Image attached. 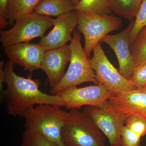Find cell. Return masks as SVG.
<instances>
[{"mask_svg":"<svg viewBox=\"0 0 146 146\" xmlns=\"http://www.w3.org/2000/svg\"><path fill=\"white\" fill-rule=\"evenodd\" d=\"M71 57L69 45L45 52L40 69L46 73L51 89L54 88L63 78L65 67L70 60Z\"/></svg>","mask_w":146,"mask_h":146,"instance_id":"14","label":"cell"},{"mask_svg":"<svg viewBox=\"0 0 146 146\" xmlns=\"http://www.w3.org/2000/svg\"><path fill=\"white\" fill-rule=\"evenodd\" d=\"M42 0H9L7 6L6 18L12 26L18 18L34 12Z\"/></svg>","mask_w":146,"mask_h":146,"instance_id":"16","label":"cell"},{"mask_svg":"<svg viewBox=\"0 0 146 146\" xmlns=\"http://www.w3.org/2000/svg\"><path fill=\"white\" fill-rule=\"evenodd\" d=\"M138 1H139L141 2H142V1H143V0H138Z\"/></svg>","mask_w":146,"mask_h":146,"instance_id":"29","label":"cell"},{"mask_svg":"<svg viewBox=\"0 0 146 146\" xmlns=\"http://www.w3.org/2000/svg\"><path fill=\"white\" fill-rule=\"evenodd\" d=\"M110 146H120L119 145H110Z\"/></svg>","mask_w":146,"mask_h":146,"instance_id":"28","label":"cell"},{"mask_svg":"<svg viewBox=\"0 0 146 146\" xmlns=\"http://www.w3.org/2000/svg\"><path fill=\"white\" fill-rule=\"evenodd\" d=\"M14 63L9 60L4 68V83L7 88L2 97L5 99L7 113L14 117H23L27 110L35 105L48 104L64 106L62 98L58 95H50L39 89L40 81L21 76L13 70Z\"/></svg>","mask_w":146,"mask_h":146,"instance_id":"1","label":"cell"},{"mask_svg":"<svg viewBox=\"0 0 146 146\" xmlns=\"http://www.w3.org/2000/svg\"><path fill=\"white\" fill-rule=\"evenodd\" d=\"M83 112L94 119L100 130L108 139L110 145L121 146V129L129 115L118 113L110 109L107 102L102 108L86 106Z\"/></svg>","mask_w":146,"mask_h":146,"instance_id":"9","label":"cell"},{"mask_svg":"<svg viewBox=\"0 0 146 146\" xmlns=\"http://www.w3.org/2000/svg\"><path fill=\"white\" fill-rule=\"evenodd\" d=\"M130 50L135 67L146 61V27L140 32Z\"/></svg>","mask_w":146,"mask_h":146,"instance_id":"19","label":"cell"},{"mask_svg":"<svg viewBox=\"0 0 146 146\" xmlns=\"http://www.w3.org/2000/svg\"><path fill=\"white\" fill-rule=\"evenodd\" d=\"M57 95L62 98L64 107L71 110L78 109L83 106L102 108L111 97L117 94L105 85L99 84L81 88L70 87Z\"/></svg>","mask_w":146,"mask_h":146,"instance_id":"8","label":"cell"},{"mask_svg":"<svg viewBox=\"0 0 146 146\" xmlns=\"http://www.w3.org/2000/svg\"><path fill=\"white\" fill-rule=\"evenodd\" d=\"M74 7L72 0H42L34 12L43 16L58 17L73 11Z\"/></svg>","mask_w":146,"mask_h":146,"instance_id":"15","label":"cell"},{"mask_svg":"<svg viewBox=\"0 0 146 146\" xmlns=\"http://www.w3.org/2000/svg\"><path fill=\"white\" fill-rule=\"evenodd\" d=\"M105 136L87 113L77 109L68 112L61 132L65 146H106Z\"/></svg>","mask_w":146,"mask_h":146,"instance_id":"3","label":"cell"},{"mask_svg":"<svg viewBox=\"0 0 146 146\" xmlns=\"http://www.w3.org/2000/svg\"><path fill=\"white\" fill-rule=\"evenodd\" d=\"M21 146H58L45 137L26 129L23 133Z\"/></svg>","mask_w":146,"mask_h":146,"instance_id":"20","label":"cell"},{"mask_svg":"<svg viewBox=\"0 0 146 146\" xmlns=\"http://www.w3.org/2000/svg\"><path fill=\"white\" fill-rule=\"evenodd\" d=\"M54 19L37 13H29L15 21L12 28L1 30L0 41L4 48L21 43L29 42L36 37H44L46 31L53 25Z\"/></svg>","mask_w":146,"mask_h":146,"instance_id":"5","label":"cell"},{"mask_svg":"<svg viewBox=\"0 0 146 146\" xmlns=\"http://www.w3.org/2000/svg\"><path fill=\"white\" fill-rule=\"evenodd\" d=\"M107 106L115 112L137 115L146 120V89H136L117 94L108 101Z\"/></svg>","mask_w":146,"mask_h":146,"instance_id":"13","label":"cell"},{"mask_svg":"<svg viewBox=\"0 0 146 146\" xmlns=\"http://www.w3.org/2000/svg\"><path fill=\"white\" fill-rule=\"evenodd\" d=\"M93 56L89 62L95 72L99 84H103L116 94L136 89L110 61L99 43L93 49Z\"/></svg>","mask_w":146,"mask_h":146,"instance_id":"7","label":"cell"},{"mask_svg":"<svg viewBox=\"0 0 146 146\" xmlns=\"http://www.w3.org/2000/svg\"><path fill=\"white\" fill-rule=\"evenodd\" d=\"M141 138L124 125L121 129V146H141Z\"/></svg>","mask_w":146,"mask_h":146,"instance_id":"23","label":"cell"},{"mask_svg":"<svg viewBox=\"0 0 146 146\" xmlns=\"http://www.w3.org/2000/svg\"><path fill=\"white\" fill-rule=\"evenodd\" d=\"M5 66V64L3 60H1L0 61V89L2 95L4 91V90H3V83H4Z\"/></svg>","mask_w":146,"mask_h":146,"instance_id":"26","label":"cell"},{"mask_svg":"<svg viewBox=\"0 0 146 146\" xmlns=\"http://www.w3.org/2000/svg\"><path fill=\"white\" fill-rule=\"evenodd\" d=\"M46 50L41 45L26 42L4 47L9 60L23 67L30 74L40 69L42 58Z\"/></svg>","mask_w":146,"mask_h":146,"instance_id":"12","label":"cell"},{"mask_svg":"<svg viewBox=\"0 0 146 146\" xmlns=\"http://www.w3.org/2000/svg\"><path fill=\"white\" fill-rule=\"evenodd\" d=\"M132 21L123 30L114 35H107L100 42L106 43L115 53L119 63V71L122 76L129 80L135 68L131 54L129 42V33L134 24Z\"/></svg>","mask_w":146,"mask_h":146,"instance_id":"10","label":"cell"},{"mask_svg":"<svg viewBox=\"0 0 146 146\" xmlns=\"http://www.w3.org/2000/svg\"><path fill=\"white\" fill-rule=\"evenodd\" d=\"M144 89H146V85L145 87H144Z\"/></svg>","mask_w":146,"mask_h":146,"instance_id":"30","label":"cell"},{"mask_svg":"<svg viewBox=\"0 0 146 146\" xmlns=\"http://www.w3.org/2000/svg\"><path fill=\"white\" fill-rule=\"evenodd\" d=\"M136 89H143L146 85V61L135 67L129 79Z\"/></svg>","mask_w":146,"mask_h":146,"instance_id":"24","label":"cell"},{"mask_svg":"<svg viewBox=\"0 0 146 146\" xmlns=\"http://www.w3.org/2000/svg\"><path fill=\"white\" fill-rule=\"evenodd\" d=\"M78 25V16L75 11L54 19V28L38 44L46 50L57 48L71 41L72 33Z\"/></svg>","mask_w":146,"mask_h":146,"instance_id":"11","label":"cell"},{"mask_svg":"<svg viewBox=\"0 0 146 146\" xmlns=\"http://www.w3.org/2000/svg\"><path fill=\"white\" fill-rule=\"evenodd\" d=\"M76 11L78 16V29L84 36V49L88 57L104 36L119 29L122 24V21L116 16Z\"/></svg>","mask_w":146,"mask_h":146,"instance_id":"6","label":"cell"},{"mask_svg":"<svg viewBox=\"0 0 146 146\" xmlns=\"http://www.w3.org/2000/svg\"><path fill=\"white\" fill-rule=\"evenodd\" d=\"M70 45L71 52L70 64L63 78L50 92L57 95L61 91L85 82L99 84L95 72L91 67L89 59L82 46L81 37L78 31L74 32Z\"/></svg>","mask_w":146,"mask_h":146,"instance_id":"4","label":"cell"},{"mask_svg":"<svg viewBox=\"0 0 146 146\" xmlns=\"http://www.w3.org/2000/svg\"><path fill=\"white\" fill-rule=\"evenodd\" d=\"M146 27V0L141 2V6L134 21V24L129 33L130 46L136 39L141 30Z\"/></svg>","mask_w":146,"mask_h":146,"instance_id":"21","label":"cell"},{"mask_svg":"<svg viewBox=\"0 0 146 146\" xmlns=\"http://www.w3.org/2000/svg\"><path fill=\"white\" fill-rule=\"evenodd\" d=\"M9 0H0V28L5 29L8 25L6 18L7 6Z\"/></svg>","mask_w":146,"mask_h":146,"instance_id":"25","label":"cell"},{"mask_svg":"<svg viewBox=\"0 0 146 146\" xmlns=\"http://www.w3.org/2000/svg\"><path fill=\"white\" fill-rule=\"evenodd\" d=\"M111 11L127 20L136 17L141 3L138 0H108Z\"/></svg>","mask_w":146,"mask_h":146,"instance_id":"17","label":"cell"},{"mask_svg":"<svg viewBox=\"0 0 146 146\" xmlns=\"http://www.w3.org/2000/svg\"><path fill=\"white\" fill-rule=\"evenodd\" d=\"M74 10L102 16L109 15L112 12L108 0H80L74 7Z\"/></svg>","mask_w":146,"mask_h":146,"instance_id":"18","label":"cell"},{"mask_svg":"<svg viewBox=\"0 0 146 146\" xmlns=\"http://www.w3.org/2000/svg\"><path fill=\"white\" fill-rule=\"evenodd\" d=\"M68 114L60 106L37 105L24 114L25 127L42 135L58 146H65L62 141L61 132Z\"/></svg>","mask_w":146,"mask_h":146,"instance_id":"2","label":"cell"},{"mask_svg":"<svg viewBox=\"0 0 146 146\" xmlns=\"http://www.w3.org/2000/svg\"><path fill=\"white\" fill-rule=\"evenodd\" d=\"M125 125L137 135L142 137L146 136V120L135 115H129Z\"/></svg>","mask_w":146,"mask_h":146,"instance_id":"22","label":"cell"},{"mask_svg":"<svg viewBox=\"0 0 146 146\" xmlns=\"http://www.w3.org/2000/svg\"><path fill=\"white\" fill-rule=\"evenodd\" d=\"M72 1L74 5L75 6L78 3L79 1V0H72Z\"/></svg>","mask_w":146,"mask_h":146,"instance_id":"27","label":"cell"}]
</instances>
